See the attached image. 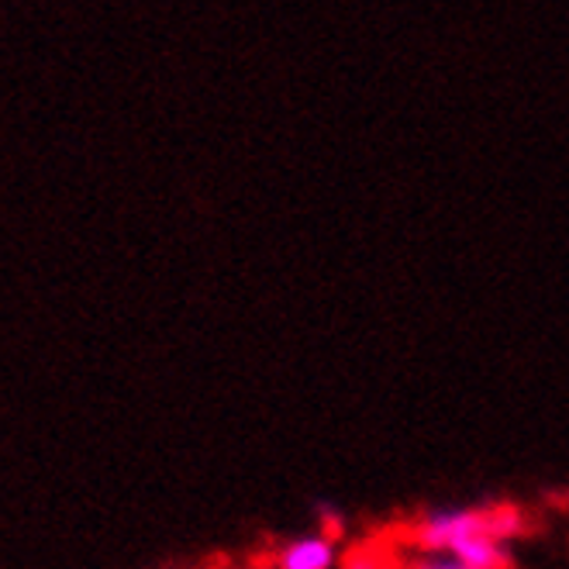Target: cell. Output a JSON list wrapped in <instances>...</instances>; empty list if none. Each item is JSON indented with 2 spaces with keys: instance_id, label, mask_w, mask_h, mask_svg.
Returning <instances> with one entry per match:
<instances>
[{
  "instance_id": "6da1fadb",
  "label": "cell",
  "mask_w": 569,
  "mask_h": 569,
  "mask_svg": "<svg viewBox=\"0 0 569 569\" xmlns=\"http://www.w3.org/2000/svg\"><path fill=\"white\" fill-rule=\"evenodd\" d=\"M518 528V511L511 508H439L428 511L415 528H411V542L415 549H462L483 535H500V539H515Z\"/></svg>"
},
{
  "instance_id": "7a4b0ae2",
  "label": "cell",
  "mask_w": 569,
  "mask_h": 569,
  "mask_svg": "<svg viewBox=\"0 0 569 569\" xmlns=\"http://www.w3.org/2000/svg\"><path fill=\"white\" fill-rule=\"evenodd\" d=\"M339 542H335L331 531H305L293 535L277 549L273 569H339Z\"/></svg>"
},
{
  "instance_id": "3957f363",
  "label": "cell",
  "mask_w": 569,
  "mask_h": 569,
  "mask_svg": "<svg viewBox=\"0 0 569 569\" xmlns=\"http://www.w3.org/2000/svg\"><path fill=\"white\" fill-rule=\"evenodd\" d=\"M342 569H393V562L380 549H356Z\"/></svg>"
}]
</instances>
